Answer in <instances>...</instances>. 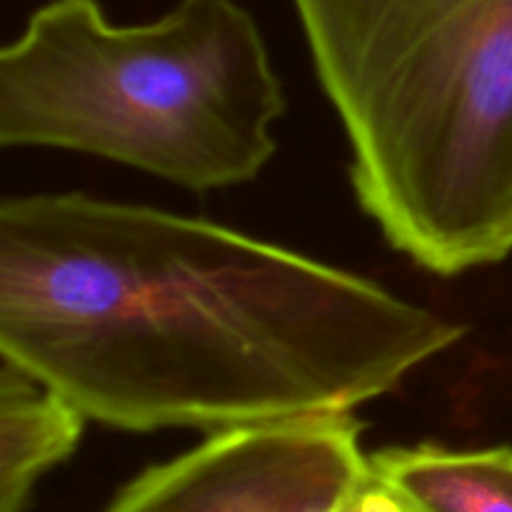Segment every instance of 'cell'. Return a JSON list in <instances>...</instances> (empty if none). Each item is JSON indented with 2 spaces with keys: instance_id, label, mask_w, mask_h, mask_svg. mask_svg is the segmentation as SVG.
I'll list each match as a JSON object with an SVG mask.
<instances>
[{
  "instance_id": "obj_1",
  "label": "cell",
  "mask_w": 512,
  "mask_h": 512,
  "mask_svg": "<svg viewBox=\"0 0 512 512\" xmlns=\"http://www.w3.org/2000/svg\"><path fill=\"white\" fill-rule=\"evenodd\" d=\"M463 333L213 220L88 193L0 205V360L115 430L353 415Z\"/></svg>"
},
{
  "instance_id": "obj_2",
  "label": "cell",
  "mask_w": 512,
  "mask_h": 512,
  "mask_svg": "<svg viewBox=\"0 0 512 512\" xmlns=\"http://www.w3.org/2000/svg\"><path fill=\"white\" fill-rule=\"evenodd\" d=\"M350 180L435 275L512 253V0H293Z\"/></svg>"
},
{
  "instance_id": "obj_3",
  "label": "cell",
  "mask_w": 512,
  "mask_h": 512,
  "mask_svg": "<svg viewBox=\"0 0 512 512\" xmlns=\"http://www.w3.org/2000/svg\"><path fill=\"white\" fill-rule=\"evenodd\" d=\"M285 93L253 15L178 0L115 25L98 0H50L0 53V145L95 155L193 193L273 160Z\"/></svg>"
},
{
  "instance_id": "obj_4",
  "label": "cell",
  "mask_w": 512,
  "mask_h": 512,
  "mask_svg": "<svg viewBox=\"0 0 512 512\" xmlns=\"http://www.w3.org/2000/svg\"><path fill=\"white\" fill-rule=\"evenodd\" d=\"M353 415L210 433L130 480L105 512H338L370 480Z\"/></svg>"
},
{
  "instance_id": "obj_5",
  "label": "cell",
  "mask_w": 512,
  "mask_h": 512,
  "mask_svg": "<svg viewBox=\"0 0 512 512\" xmlns=\"http://www.w3.org/2000/svg\"><path fill=\"white\" fill-rule=\"evenodd\" d=\"M370 475L405 512H512V450L440 445L368 455Z\"/></svg>"
},
{
  "instance_id": "obj_6",
  "label": "cell",
  "mask_w": 512,
  "mask_h": 512,
  "mask_svg": "<svg viewBox=\"0 0 512 512\" xmlns=\"http://www.w3.org/2000/svg\"><path fill=\"white\" fill-rule=\"evenodd\" d=\"M0 363V512H23L35 483L75 453L88 418L13 363Z\"/></svg>"
},
{
  "instance_id": "obj_7",
  "label": "cell",
  "mask_w": 512,
  "mask_h": 512,
  "mask_svg": "<svg viewBox=\"0 0 512 512\" xmlns=\"http://www.w3.org/2000/svg\"><path fill=\"white\" fill-rule=\"evenodd\" d=\"M338 512H405V510L400 508L398 500H395L383 485L375 483L373 475H370L368 483H365L363 488H360L358 493H355Z\"/></svg>"
}]
</instances>
